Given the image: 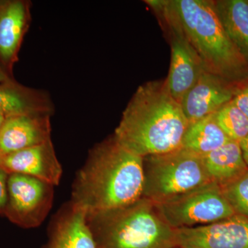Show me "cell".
<instances>
[{
  "label": "cell",
  "mask_w": 248,
  "mask_h": 248,
  "mask_svg": "<svg viewBox=\"0 0 248 248\" xmlns=\"http://www.w3.org/2000/svg\"><path fill=\"white\" fill-rule=\"evenodd\" d=\"M143 186V158L112 137L90 152L73 186L71 204L87 215L123 208L142 198Z\"/></svg>",
  "instance_id": "obj_1"
},
{
  "label": "cell",
  "mask_w": 248,
  "mask_h": 248,
  "mask_svg": "<svg viewBox=\"0 0 248 248\" xmlns=\"http://www.w3.org/2000/svg\"><path fill=\"white\" fill-rule=\"evenodd\" d=\"M188 125L166 81H152L133 94L113 137L125 149L145 158L180 148Z\"/></svg>",
  "instance_id": "obj_2"
},
{
  "label": "cell",
  "mask_w": 248,
  "mask_h": 248,
  "mask_svg": "<svg viewBox=\"0 0 248 248\" xmlns=\"http://www.w3.org/2000/svg\"><path fill=\"white\" fill-rule=\"evenodd\" d=\"M181 31L204 70L232 82L248 79V62L232 42L211 0L146 1Z\"/></svg>",
  "instance_id": "obj_3"
},
{
  "label": "cell",
  "mask_w": 248,
  "mask_h": 248,
  "mask_svg": "<svg viewBox=\"0 0 248 248\" xmlns=\"http://www.w3.org/2000/svg\"><path fill=\"white\" fill-rule=\"evenodd\" d=\"M97 248H174L176 229L154 202L142 197L123 208L87 215Z\"/></svg>",
  "instance_id": "obj_4"
},
{
  "label": "cell",
  "mask_w": 248,
  "mask_h": 248,
  "mask_svg": "<svg viewBox=\"0 0 248 248\" xmlns=\"http://www.w3.org/2000/svg\"><path fill=\"white\" fill-rule=\"evenodd\" d=\"M143 197L159 203L212 182L203 157L181 147L143 158Z\"/></svg>",
  "instance_id": "obj_5"
},
{
  "label": "cell",
  "mask_w": 248,
  "mask_h": 248,
  "mask_svg": "<svg viewBox=\"0 0 248 248\" xmlns=\"http://www.w3.org/2000/svg\"><path fill=\"white\" fill-rule=\"evenodd\" d=\"M155 203L164 221L174 229L205 226L236 215L221 187L214 182Z\"/></svg>",
  "instance_id": "obj_6"
},
{
  "label": "cell",
  "mask_w": 248,
  "mask_h": 248,
  "mask_svg": "<svg viewBox=\"0 0 248 248\" xmlns=\"http://www.w3.org/2000/svg\"><path fill=\"white\" fill-rule=\"evenodd\" d=\"M53 187L48 183L31 176L9 174L4 216L22 228L40 226L51 208Z\"/></svg>",
  "instance_id": "obj_7"
},
{
  "label": "cell",
  "mask_w": 248,
  "mask_h": 248,
  "mask_svg": "<svg viewBox=\"0 0 248 248\" xmlns=\"http://www.w3.org/2000/svg\"><path fill=\"white\" fill-rule=\"evenodd\" d=\"M179 248H248V218L234 215L205 226L176 229Z\"/></svg>",
  "instance_id": "obj_8"
},
{
  "label": "cell",
  "mask_w": 248,
  "mask_h": 248,
  "mask_svg": "<svg viewBox=\"0 0 248 248\" xmlns=\"http://www.w3.org/2000/svg\"><path fill=\"white\" fill-rule=\"evenodd\" d=\"M239 83L204 71L181 102L189 124L214 115L231 102Z\"/></svg>",
  "instance_id": "obj_9"
},
{
  "label": "cell",
  "mask_w": 248,
  "mask_h": 248,
  "mask_svg": "<svg viewBox=\"0 0 248 248\" xmlns=\"http://www.w3.org/2000/svg\"><path fill=\"white\" fill-rule=\"evenodd\" d=\"M164 21L171 42L170 65L169 76L165 81L172 97L181 104L186 93L193 87L205 70L182 31L172 22Z\"/></svg>",
  "instance_id": "obj_10"
},
{
  "label": "cell",
  "mask_w": 248,
  "mask_h": 248,
  "mask_svg": "<svg viewBox=\"0 0 248 248\" xmlns=\"http://www.w3.org/2000/svg\"><path fill=\"white\" fill-rule=\"evenodd\" d=\"M1 166L9 174L31 176L53 186L58 185L62 175L51 140L4 156Z\"/></svg>",
  "instance_id": "obj_11"
},
{
  "label": "cell",
  "mask_w": 248,
  "mask_h": 248,
  "mask_svg": "<svg viewBox=\"0 0 248 248\" xmlns=\"http://www.w3.org/2000/svg\"><path fill=\"white\" fill-rule=\"evenodd\" d=\"M31 21V3L5 0L0 9V66L11 74Z\"/></svg>",
  "instance_id": "obj_12"
},
{
  "label": "cell",
  "mask_w": 248,
  "mask_h": 248,
  "mask_svg": "<svg viewBox=\"0 0 248 248\" xmlns=\"http://www.w3.org/2000/svg\"><path fill=\"white\" fill-rule=\"evenodd\" d=\"M50 117L49 115L7 117L0 130V155L3 158L51 140Z\"/></svg>",
  "instance_id": "obj_13"
},
{
  "label": "cell",
  "mask_w": 248,
  "mask_h": 248,
  "mask_svg": "<svg viewBox=\"0 0 248 248\" xmlns=\"http://www.w3.org/2000/svg\"><path fill=\"white\" fill-rule=\"evenodd\" d=\"M0 110L7 117L51 115L54 107L48 93L22 86L15 81L0 84Z\"/></svg>",
  "instance_id": "obj_14"
},
{
  "label": "cell",
  "mask_w": 248,
  "mask_h": 248,
  "mask_svg": "<svg viewBox=\"0 0 248 248\" xmlns=\"http://www.w3.org/2000/svg\"><path fill=\"white\" fill-rule=\"evenodd\" d=\"M48 248H97L85 210L71 204L57 220Z\"/></svg>",
  "instance_id": "obj_15"
},
{
  "label": "cell",
  "mask_w": 248,
  "mask_h": 248,
  "mask_svg": "<svg viewBox=\"0 0 248 248\" xmlns=\"http://www.w3.org/2000/svg\"><path fill=\"white\" fill-rule=\"evenodd\" d=\"M208 177L220 187L229 184L248 170L239 143L231 141L202 156Z\"/></svg>",
  "instance_id": "obj_16"
},
{
  "label": "cell",
  "mask_w": 248,
  "mask_h": 248,
  "mask_svg": "<svg viewBox=\"0 0 248 248\" xmlns=\"http://www.w3.org/2000/svg\"><path fill=\"white\" fill-rule=\"evenodd\" d=\"M215 9L232 42L248 62V1L219 0Z\"/></svg>",
  "instance_id": "obj_17"
},
{
  "label": "cell",
  "mask_w": 248,
  "mask_h": 248,
  "mask_svg": "<svg viewBox=\"0 0 248 248\" xmlns=\"http://www.w3.org/2000/svg\"><path fill=\"white\" fill-rule=\"evenodd\" d=\"M231 141L217 124L214 114L189 124L182 147L203 156Z\"/></svg>",
  "instance_id": "obj_18"
},
{
  "label": "cell",
  "mask_w": 248,
  "mask_h": 248,
  "mask_svg": "<svg viewBox=\"0 0 248 248\" xmlns=\"http://www.w3.org/2000/svg\"><path fill=\"white\" fill-rule=\"evenodd\" d=\"M217 124L232 141L240 143L248 135V118L232 100L215 114Z\"/></svg>",
  "instance_id": "obj_19"
},
{
  "label": "cell",
  "mask_w": 248,
  "mask_h": 248,
  "mask_svg": "<svg viewBox=\"0 0 248 248\" xmlns=\"http://www.w3.org/2000/svg\"><path fill=\"white\" fill-rule=\"evenodd\" d=\"M221 187L235 214L248 218V170Z\"/></svg>",
  "instance_id": "obj_20"
},
{
  "label": "cell",
  "mask_w": 248,
  "mask_h": 248,
  "mask_svg": "<svg viewBox=\"0 0 248 248\" xmlns=\"http://www.w3.org/2000/svg\"><path fill=\"white\" fill-rule=\"evenodd\" d=\"M232 102L248 118V79L238 84Z\"/></svg>",
  "instance_id": "obj_21"
},
{
  "label": "cell",
  "mask_w": 248,
  "mask_h": 248,
  "mask_svg": "<svg viewBox=\"0 0 248 248\" xmlns=\"http://www.w3.org/2000/svg\"><path fill=\"white\" fill-rule=\"evenodd\" d=\"M9 174L0 166V215H4L8 200V179Z\"/></svg>",
  "instance_id": "obj_22"
},
{
  "label": "cell",
  "mask_w": 248,
  "mask_h": 248,
  "mask_svg": "<svg viewBox=\"0 0 248 248\" xmlns=\"http://www.w3.org/2000/svg\"><path fill=\"white\" fill-rule=\"evenodd\" d=\"M15 81L16 80L12 78L11 74H10L9 72L6 71L2 67L0 66V84L13 82Z\"/></svg>",
  "instance_id": "obj_23"
},
{
  "label": "cell",
  "mask_w": 248,
  "mask_h": 248,
  "mask_svg": "<svg viewBox=\"0 0 248 248\" xmlns=\"http://www.w3.org/2000/svg\"><path fill=\"white\" fill-rule=\"evenodd\" d=\"M239 145L241 148V151H242L245 161H246V164L248 166V135L244 140L240 142Z\"/></svg>",
  "instance_id": "obj_24"
},
{
  "label": "cell",
  "mask_w": 248,
  "mask_h": 248,
  "mask_svg": "<svg viewBox=\"0 0 248 248\" xmlns=\"http://www.w3.org/2000/svg\"><path fill=\"white\" fill-rule=\"evenodd\" d=\"M6 118H7V115H6L4 112L0 110V130H1V127L3 126V125H4Z\"/></svg>",
  "instance_id": "obj_25"
},
{
  "label": "cell",
  "mask_w": 248,
  "mask_h": 248,
  "mask_svg": "<svg viewBox=\"0 0 248 248\" xmlns=\"http://www.w3.org/2000/svg\"><path fill=\"white\" fill-rule=\"evenodd\" d=\"M5 0H0V9H1V6H3V4H4Z\"/></svg>",
  "instance_id": "obj_26"
},
{
  "label": "cell",
  "mask_w": 248,
  "mask_h": 248,
  "mask_svg": "<svg viewBox=\"0 0 248 248\" xmlns=\"http://www.w3.org/2000/svg\"><path fill=\"white\" fill-rule=\"evenodd\" d=\"M1 161H2V156L0 155V166L1 165Z\"/></svg>",
  "instance_id": "obj_27"
},
{
  "label": "cell",
  "mask_w": 248,
  "mask_h": 248,
  "mask_svg": "<svg viewBox=\"0 0 248 248\" xmlns=\"http://www.w3.org/2000/svg\"></svg>",
  "instance_id": "obj_28"
}]
</instances>
